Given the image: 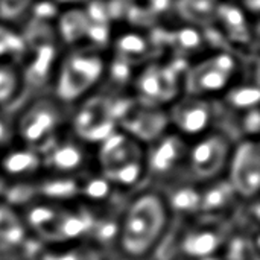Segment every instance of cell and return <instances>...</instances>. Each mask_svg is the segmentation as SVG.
<instances>
[{
  "label": "cell",
  "mask_w": 260,
  "mask_h": 260,
  "mask_svg": "<svg viewBox=\"0 0 260 260\" xmlns=\"http://www.w3.org/2000/svg\"><path fill=\"white\" fill-rule=\"evenodd\" d=\"M99 160H101V166L104 168L108 177L117 169L133 161H140V149L136 145V142L131 140L128 136L114 131L110 137H107L102 142L99 151Z\"/></svg>",
  "instance_id": "8fae6325"
},
{
  "label": "cell",
  "mask_w": 260,
  "mask_h": 260,
  "mask_svg": "<svg viewBox=\"0 0 260 260\" xmlns=\"http://www.w3.org/2000/svg\"><path fill=\"white\" fill-rule=\"evenodd\" d=\"M116 49L122 61H125L126 64H133L143 59L148 55L149 43L145 37L139 34H126L117 40Z\"/></svg>",
  "instance_id": "e0dca14e"
},
{
  "label": "cell",
  "mask_w": 260,
  "mask_h": 260,
  "mask_svg": "<svg viewBox=\"0 0 260 260\" xmlns=\"http://www.w3.org/2000/svg\"><path fill=\"white\" fill-rule=\"evenodd\" d=\"M178 15L198 27H210L218 21L219 0H177Z\"/></svg>",
  "instance_id": "4fadbf2b"
},
{
  "label": "cell",
  "mask_w": 260,
  "mask_h": 260,
  "mask_svg": "<svg viewBox=\"0 0 260 260\" xmlns=\"http://www.w3.org/2000/svg\"><path fill=\"white\" fill-rule=\"evenodd\" d=\"M46 161L50 168L59 172H70L78 169L84 161L82 149L75 143H61L53 145L46 157Z\"/></svg>",
  "instance_id": "5bb4252c"
},
{
  "label": "cell",
  "mask_w": 260,
  "mask_h": 260,
  "mask_svg": "<svg viewBox=\"0 0 260 260\" xmlns=\"http://www.w3.org/2000/svg\"><path fill=\"white\" fill-rule=\"evenodd\" d=\"M53 219H55V213L52 209H47V207H35L29 213V222L35 227L46 225V224L52 222Z\"/></svg>",
  "instance_id": "f546056e"
},
{
  "label": "cell",
  "mask_w": 260,
  "mask_h": 260,
  "mask_svg": "<svg viewBox=\"0 0 260 260\" xmlns=\"http://www.w3.org/2000/svg\"><path fill=\"white\" fill-rule=\"evenodd\" d=\"M235 61L230 55L221 53L209 58L187 72L186 88L190 96H203L221 91L227 87L235 72Z\"/></svg>",
  "instance_id": "5b68a950"
},
{
  "label": "cell",
  "mask_w": 260,
  "mask_h": 260,
  "mask_svg": "<svg viewBox=\"0 0 260 260\" xmlns=\"http://www.w3.org/2000/svg\"><path fill=\"white\" fill-rule=\"evenodd\" d=\"M166 222V210L155 195L137 198L128 209L122 229L120 242L123 250L134 257L146 254L160 238Z\"/></svg>",
  "instance_id": "6da1fadb"
},
{
  "label": "cell",
  "mask_w": 260,
  "mask_h": 260,
  "mask_svg": "<svg viewBox=\"0 0 260 260\" xmlns=\"http://www.w3.org/2000/svg\"><path fill=\"white\" fill-rule=\"evenodd\" d=\"M43 192L52 198H69L76 192V186L73 181L69 180H58L50 181L43 187Z\"/></svg>",
  "instance_id": "83f0119b"
},
{
  "label": "cell",
  "mask_w": 260,
  "mask_h": 260,
  "mask_svg": "<svg viewBox=\"0 0 260 260\" xmlns=\"http://www.w3.org/2000/svg\"><path fill=\"white\" fill-rule=\"evenodd\" d=\"M219 245V239L212 232H198L192 233L184 241V250L187 254L195 257H204L213 253Z\"/></svg>",
  "instance_id": "d6986e66"
},
{
  "label": "cell",
  "mask_w": 260,
  "mask_h": 260,
  "mask_svg": "<svg viewBox=\"0 0 260 260\" xmlns=\"http://www.w3.org/2000/svg\"><path fill=\"white\" fill-rule=\"evenodd\" d=\"M75 133L91 143H102L116 129V117L111 111L110 99L94 96L87 99L73 119Z\"/></svg>",
  "instance_id": "277c9868"
},
{
  "label": "cell",
  "mask_w": 260,
  "mask_h": 260,
  "mask_svg": "<svg viewBox=\"0 0 260 260\" xmlns=\"http://www.w3.org/2000/svg\"><path fill=\"white\" fill-rule=\"evenodd\" d=\"M229 198H230V187L219 184L210 189L204 197H201V206L206 210H215L225 206Z\"/></svg>",
  "instance_id": "cb8c5ba5"
},
{
  "label": "cell",
  "mask_w": 260,
  "mask_h": 260,
  "mask_svg": "<svg viewBox=\"0 0 260 260\" xmlns=\"http://www.w3.org/2000/svg\"><path fill=\"white\" fill-rule=\"evenodd\" d=\"M34 0H0V18L14 20L20 17Z\"/></svg>",
  "instance_id": "484cf974"
},
{
  "label": "cell",
  "mask_w": 260,
  "mask_h": 260,
  "mask_svg": "<svg viewBox=\"0 0 260 260\" xmlns=\"http://www.w3.org/2000/svg\"><path fill=\"white\" fill-rule=\"evenodd\" d=\"M11 136H12V133H11L9 125L5 122V119L0 117V145L8 143L11 140Z\"/></svg>",
  "instance_id": "e575fe53"
},
{
  "label": "cell",
  "mask_w": 260,
  "mask_h": 260,
  "mask_svg": "<svg viewBox=\"0 0 260 260\" xmlns=\"http://www.w3.org/2000/svg\"><path fill=\"white\" fill-rule=\"evenodd\" d=\"M230 154V142L222 134H209L190 151V169L200 180L216 177L225 166Z\"/></svg>",
  "instance_id": "8992f818"
},
{
  "label": "cell",
  "mask_w": 260,
  "mask_h": 260,
  "mask_svg": "<svg viewBox=\"0 0 260 260\" xmlns=\"http://www.w3.org/2000/svg\"><path fill=\"white\" fill-rule=\"evenodd\" d=\"M259 88L256 84H242V85H236L233 87L227 96L225 101L236 110H251V108H257L259 104Z\"/></svg>",
  "instance_id": "ffe728a7"
},
{
  "label": "cell",
  "mask_w": 260,
  "mask_h": 260,
  "mask_svg": "<svg viewBox=\"0 0 260 260\" xmlns=\"http://www.w3.org/2000/svg\"><path fill=\"white\" fill-rule=\"evenodd\" d=\"M177 70L172 66L151 64L148 66L137 79V91L143 101L151 105L171 101L178 90Z\"/></svg>",
  "instance_id": "ba28073f"
},
{
  "label": "cell",
  "mask_w": 260,
  "mask_h": 260,
  "mask_svg": "<svg viewBox=\"0 0 260 260\" xmlns=\"http://www.w3.org/2000/svg\"><path fill=\"white\" fill-rule=\"evenodd\" d=\"M248 3H247V6H248V9H251L254 14L259 11V0H247Z\"/></svg>",
  "instance_id": "d590c367"
},
{
  "label": "cell",
  "mask_w": 260,
  "mask_h": 260,
  "mask_svg": "<svg viewBox=\"0 0 260 260\" xmlns=\"http://www.w3.org/2000/svg\"><path fill=\"white\" fill-rule=\"evenodd\" d=\"M53 12H55L53 5L49 3V2H43L41 5H37V8H35V14H37L38 17H41V18H44V17H52Z\"/></svg>",
  "instance_id": "d6a6232c"
},
{
  "label": "cell",
  "mask_w": 260,
  "mask_h": 260,
  "mask_svg": "<svg viewBox=\"0 0 260 260\" xmlns=\"http://www.w3.org/2000/svg\"><path fill=\"white\" fill-rule=\"evenodd\" d=\"M232 187L244 197H253L259 189L260 154L256 142L238 146L232 161Z\"/></svg>",
  "instance_id": "52a82bcc"
},
{
  "label": "cell",
  "mask_w": 260,
  "mask_h": 260,
  "mask_svg": "<svg viewBox=\"0 0 260 260\" xmlns=\"http://www.w3.org/2000/svg\"><path fill=\"white\" fill-rule=\"evenodd\" d=\"M116 232H117V229H116V225L114 224H104L101 229H99V238L101 239H111V238H114L116 236Z\"/></svg>",
  "instance_id": "836d02e7"
},
{
  "label": "cell",
  "mask_w": 260,
  "mask_h": 260,
  "mask_svg": "<svg viewBox=\"0 0 260 260\" xmlns=\"http://www.w3.org/2000/svg\"><path fill=\"white\" fill-rule=\"evenodd\" d=\"M171 120L184 134L197 136L207 129L212 120V107L201 98L187 96L174 105Z\"/></svg>",
  "instance_id": "9c48e42d"
},
{
  "label": "cell",
  "mask_w": 260,
  "mask_h": 260,
  "mask_svg": "<svg viewBox=\"0 0 260 260\" xmlns=\"http://www.w3.org/2000/svg\"><path fill=\"white\" fill-rule=\"evenodd\" d=\"M175 40L181 44L183 49H193V47H198V44L201 43V37L193 29H184V30H181L180 35Z\"/></svg>",
  "instance_id": "4dcf8cb0"
},
{
  "label": "cell",
  "mask_w": 260,
  "mask_h": 260,
  "mask_svg": "<svg viewBox=\"0 0 260 260\" xmlns=\"http://www.w3.org/2000/svg\"><path fill=\"white\" fill-rule=\"evenodd\" d=\"M61 123V111L53 101L40 99L34 102L18 120L20 137L32 146H47Z\"/></svg>",
  "instance_id": "3957f363"
},
{
  "label": "cell",
  "mask_w": 260,
  "mask_h": 260,
  "mask_svg": "<svg viewBox=\"0 0 260 260\" xmlns=\"http://www.w3.org/2000/svg\"><path fill=\"white\" fill-rule=\"evenodd\" d=\"M110 192V184L104 178H94L85 184V193L91 200H104Z\"/></svg>",
  "instance_id": "f1b7e54d"
},
{
  "label": "cell",
  "mask_w": 260,
  "mask_h": 260,
  "mask_svg": "<svg viewBox=\"0 0 260 260\" xmlns=\"http://www.w3.org/2000/svg\"><path fill=\"white\" fill-rule=\"evenodd\" d=\"M18 88V75L9 64L0 62V104L11 101Z\"/></svg>",
  "instance_id": "7402d4cb"
},
{
  "label": "cell",
  "mask_w": 260,
  "mask_h": 260,
  "mask_svg": "<svg viewBox=\"0 0 260 260\" xmlns=\"http://www.w3.org/2000/svg\"><path fill=\"white\" fill-rule=\"evenodd\" d=\"M104 73V59L90 50L70 53L56 79V96L62 102H73L99 82Z\"/></svg>",
  "instance_id": "7a4b0ae2"
},
{
  "label": "cell",
  "mask_w": 260,
  "mask_h": 260,
  "mask_svg": "<svg viewBox=\"0 0 260 260\" xmlns=\"http://www.w3.org/2000/svg\"><path fill=\"white\" fill-rule=\"evenodd\" d=\"M201 206V195L192 187H183L172 193L171 207L175 212H193Z\"/></svg>",
  "instance_id": "44dd1931"
},
{
  "label": "cell",
  "mask_w": 260,
  "mask_h": 260,
  "mask_svg": "<svg viewBox=\"0 0 260 260\" xmlns=\"http://www.w3.org/2000/svg\"><path fill=\"white\" fill-rule=\"evenodd\" d=\"M218 21L222 23V27L227 30L229 37L233 40H250L248 24L244 12L230 3H219L218 9Z\"/></svg>",
  "instance_id": "9a60e30c"
},
{
  "label": "cell",
  "mask_w": 260,
  "mask_h": 260,
  "mask_svg": "<svg viewBox=\"0 0 260 260\" xmlns=\"http://www.w3.org/2000/svg\"><path fill=\"white\" fill-rule=\"evenodd\" d=\"M151 148L148 155V166L154 174L169 172L186 154V145L178 136H165Z\"/></svg>",
  "instance_id": "7c38bea8"
},
{
  "label": "cell",
  "mask_w": 260,
  "mask_h": 260,
  "mask_svg": "<svg viewBox=\"0 0 260 260\" xmlns=\"http://www.w3.org/2000/svg\"><path fill=\"white\" fill-rule=\"evenodd\" d=\"M59 2H67V3H72V2H79V0H59Z\"/></svg>",
  "instance_id": "8d00e7d4"
},
{
  "label": "cell",
  "mask_w": 260,
  "mask_h": 260,
  "mask_svg": "<svg viewBox=\"0 0 260 260\" xmlns=\"http://www.w3.org/2000/svg\"><path fill=\"white\" fill-rule=\"evenodd\" d=\"M2 166L9 175H26L37 171L40 166V158L34 151L20 149L12 151L2 160Z\"/></svg>",
  "instance_id": "2e32d148"
},
{
  "label": "cell",
  "mask_w": 260,
  "mask_h": 260,
  "mask_svg": "<svg viewBox=\"0 0 260 260\" xmlns=\"http://www.w3.org/2000/svg\"><path fill=\"white\" fill-rule=\"evenodd\" d=\"M244 128L250 134H256L259 131V111L257 108H251L247 111L244 119Z\"/></svg>",
  "instance_id": "1f68e13d"
},
{
  "label": "cell",
  "mask_w": 260,
  "mask_h": 260,
  "mask_svg": "<svg viewBox=\"0 0 260 260\" xmlns=\"http://www.w3.org/2000/svg\"><path fill=\"white\" fill-rule=\"evenodd\" d=\"M88 229V218L87 216H79V215H70L66 216L59 224H58V235L62 238H76L81 236L85 230Z\"/></svg>",
  "instance_id": "603a6c76"
},
{
  "label": "cell",
  "mask_w": 260,
  "mask_h": 260,
  "mask_svg": "<svg viewBox=\"0 0 260 260\" xmlns=\"http://www.w3.org/2000/svg\"><path fill=\"white\" fill-rule=\"evenodd\" d=\"M122 119L125 129L143 142H154L160 139L169 122V117L161 110L154 107H131Z\"/></svg>",
  "instance_id": "30bf717a"
},
{
  "label": "cell",
  "mask_w": 260,
  "mask_h": 260,
  "mask_svg": "<svg viewBox=\"0 0 260 260\" xmlns=\"http://www.w3.org/2000/svg\"><path fill=\"white\" fill-rule=\"evenodd\" d=\"M23 50V40L12 30L0 26V56L8 53H17Z\"/></svg>",
  "instance_id": "4316f807"
},
{
  "label": "cell",
  "mask_w": 260,
  "mask_h": 260,
  "mask_svg": "<svg viewBox=\"0 0 260 260\" xmlns=\"http://www.w3.org/2000/svg\"><path fill=\"white\" fill-rule=\"evenodd\" d=\"M140 174H142L140 161H133V163L117 169L116 172H113L108 177L113 181H116V183H119L122 186H131V184H134L140 178Z\"/></svg>",
  "instance_id": "d4e9b609"
},
{
  "label": "cell",
  "mask_w": 260,
  "mask_h": 260,
  "mask_svg": "<svg viewBox=\"0 0 260 260\" xmlns=\"http://www.w3.org/2000/svg\"><path fill=\"white\" fill-rule=\"evenodd\" d=\"M90 27V18L84 11H69L64 12L59 21V30L66 41L73 43L81 37L87 35Z\"/></svg>",
  "instance_id": "ac0fdd59"
}]
</instances>
